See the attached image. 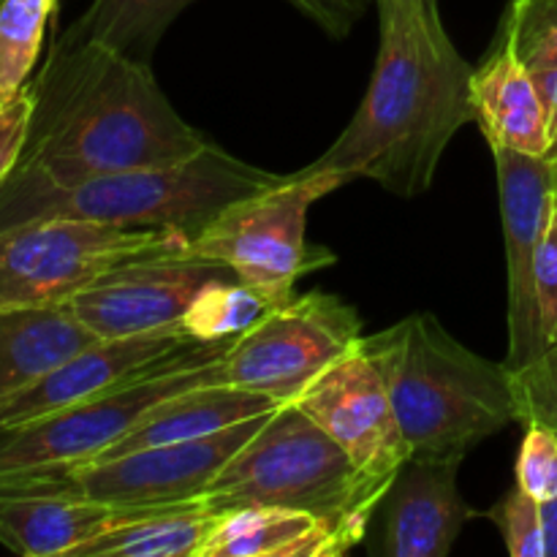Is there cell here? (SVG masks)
Returning <instances> with one entry per match:
<instances>
[{
  "label": "cell",
  "instance_id": "cell-1",
  "mask_svg": "<svg viewBox=\"0 0 557 557\" xmlns=\"http://www.w3.org/2000/svg\"><path fill=\"white\" fill-rule=\"evenodd\" d=\"M33 123L16 185H71L194 156L207 136L163 96L150 63L60 36L30 79Z\"/></svg>",
  "mask_w": 557,
  "mask_h": 557
},
{
  "label": "cell",
  "instance_id": "cell-2",
  "mask_svg": "<svg viewBox=\"0 0 557 557\" xmlns=\"http://www.w3.org/2000/svg\"><path fill=\"white\" fill-rule=\"evenodd\" d=\"M381 44L351 123L302 172L368 177L400 199L433 188L446 147L473 123V65L451 44L435 0H375Z\"/></svg>",
  "mask_w": 557,
  "mask_h": 557
},
{
  "label": "cell",
  "instance_id": "cell-3",
  "mask_svg": "<svg viewBox=\"0 0 557 557\" xmlns=\"http://www.w3.org/2000/svg\"><path fill=\"white\" fill-rule=\"evenodd\" d=\"M362 351L384 379L411 455L466 457L520 422L506 362L462 346L433 313L364 335Z\"/></svg>",
  "mask_w": 557,
  "mask_h": 557
},
{
  "label": "cell",
  "instance_id": "cell-4",
  "mask_svg": "<svg viewBox=\"0 0 557 557\" xmlns=\"http://www.w3.org/2000/svg\"><path fill=\"white\" fill-rule=\"evenodd\" d=\"M272 174L239 161L207 139L194 156L158 166L98 174L71 185H0V228L41 218H79L128 228H169L194 239L232 201L277 185Z\"/></svg>",
  "mask_w": 557,
  "mask_h": 557
},
{
  "label": "cell",
  "instance_id": "cell-5",
  "mask_svg": "<svg viewBox=\"0 0 557 557\" xmlns=\"http://www.w3.org/2000/svg\"><path fill=\"white\" fill-rule=\"evenodd\" d=\"M389 487L357 471L346 451L294 403L270 413L259 433L223 466L205 490L212 509L286 506L330 522L354 549Z\"/></svg>",
  "mask_w": 557,
  "mask_h": 557
},
{
  "label": "cell",
  "instance_id": "cell-6",
  "mask_svg": "<svg viewBox=\"0 0 557 557\" xmlns=\"http://www.w3.org/2000/svg\"><path fill=\"white\" fill-rule=\"evenodd\" d=\"M346 183L351 180L341 172L286 174L277 185L232 201L190 239V253L218 261L275 302H286L299 277L335 264L330 248L308 239V212Z\"/></svg>",
  "mask_w": 557,
  "mask_h": 557
},
{
  "label": "cell",
  "instance_id": "cell-7",
  "mask_svg": "<svg viewBox=\"0 0 557 557\" xmlns=\"http://www.w3.org/2000/svg\"><path fill=\"white\" fill-rule=\"evenodd\" d=\"M169 228H128L79 218H41L0 228V310L69 305L98 277L141 256L188 250Z\"/></svg>",
  "mask_w": 557,
  "mask_h": 557
},
{
  "label": "cell",
  "instance_id": "cell-8",
  "mask_svg": "<svg viewBox=\"0 0 557 557\" xmlns=\"http://www.w3.org/2000/svg\"><path fill=\"white\" fill-rule=\"evenodd\" d=\"M364 341L362 319L335 294H294L221 357V381L275 403H294Z\"/></svg>",
  "mask_w": 557,
  "mask_h": 557
},
{
  "label": "cell",
  "instance_id": "cell-9",
  "mask_svg": "<svg viewBox=\"0 0 557 557\" xmlns=\"http://www.w3.org/2000/svg\"><path fill=\"white\" fill-rule=\"evenodd\" d=\"M199 384H223L221 359L145 375L76 406L0 430V473L69 468L92 460L112 449L147 411Z\"/></svg>",
  "mask_w": 557,
  "mask_h": 557
},
{
  "label": "cell",
  "instance_id": "cell-10",
  "mask_svg": "<svg viewBox=\"0 0 557 557\" xmlns=\"http://www.w3.org/2000/svg\"><path fill=\"white\" fill-rule=\"evenodd\" d=\"M270 413H261L207 438L96 457L54 471L71 493L112 506H172L205 500L201 498L205 490L215 482L223 466L259 433Z\"/></svg>",
  "mask_w": 557,
  "mask_h": 557
},
{
  "label": "cell",
  "instance_id": "cell-11",
  "mask_svg": "<svg viewBox=\"0 0 557 557\" xmlns=\"http://www.w3.org/2000/svg\"><path fill=\"white\" fill-rule=\"evenodd\" d=\"M228 346L232 343L196 341L183 330V324L147 332V335L92 341L90 346L49 370L47 375L0 403V430L76 406L145 375L215 362L228 351Z\"/></svg>",
  "mask_w": 557,
  "mask_h": 557
},
{
  "label": "cell",
  "instance_id": "cell-12",
  "mask_svg": "<svg viewBox=\"0 0 557 557\" xmlns=\"http://www.w3.org/2000/svg\"><path fill=\"white\" fill-rule=\"evenodd\" d=\"M228 275L234 272L190 253V248L141 256L98 277L71 299L69 308L98 341L147 335L180 324L196 294L207 283Z\"/></svg>",
  "mask_w": 557,
  "mask_h": 557
},
{
  "label": "cell",
  "instance_id": "cell-13",
  "mask_svg": "<svg viewBox=\"0 0 557 557\" xmlns=\"http://www.w3.org/2000/svg\"><path fill=\"white\" fill-rule=\"evenodd\" d=\"M294 406L346 451L359 473L384 487L411 457L384 379L362 348L315 379Z\"/></svg>",
  "mask_w": 557,
  "mask_h": 557
},
{
  "label": "cell",
  "instance_id": "cell-14",
  "mask_svg": "<svg viewBox=\"0 0 557 557\" xmlns=\"http://www.w3.org/2000/svg\"><path fill=\"white\" fill-rule=\"evenodd\" d=\"M498 174L500 218L509 275V354L506 368H522L544 351L536 324L533 270L557 201V169L549 158L490 145Z\"/></svg>",
  "mask_w": 557,
  "mask_h": 557
},
{
  "label": "cell",
  "instance_id": "cell-15",
  "mask_svg": "<svg viewBox=\"0 0 557 557\" xmlns=\"http://www.w3.org/2000/svg\"><path fill=\"white\" fill-rule=\"evenodd\" d=\"M156 506H112L71 493L54 468L0 473V544L25 557H74Z\"/></svg>",
  "mask_w": 557,
  "mask_h": 557
},
{
  "label": "cell",
  "instance_id": "cell-16",
  "mask_svg": "<svg viewBox=\"0 0 557 557\" xmlns=\"http://www.w3.org/2000/svg\"><path fill=\"white\" fill-rule=\"evenodd\" d=\"M462 457L411 455L381 500L379 549L392 557H446L473 509L457 487Z\"/></svg>",
  "mask_w": 557,
  "mask_h": 557
},
{
  "label": "cell",
  "instance_id": "cell-17",
  "mask_svg": "<svg viewBox=\"0 0 557 557\" xmlns=\"http://www.w3.org/2000/svg\"><path fill=\"white\" fill-rule=\"evenodd\" d=\"M473 112L490 145L509 147L525 156H547V114L536 76L511 54L509 47L495 44L471 82Z\"/></svg>",
  "mask_w": 557,
  "mask_h": 557
},
{
  "label": "cell",
  "instance_id": "cell-18",
  "mask_svg": "<svg viewBox=\"0 0 557 557\" xmlns=\"http://www.w3.org/2000/svg\"><path fill=\"white\" fill-rule=\"evenodd\" d=\"M281 406L283 403L228 384L190 386V389L177 392L161 406L147 411L112 449L98 457H114L125 455V451L147 449V446L207 438V435H215L221 430L248 422V419L270 413Z\"/></svg>",
  "mask_w": 557,
  "mask_h": 557
},
{
  "label": "cell",
  "instance_id": "cell-19",
  "mask_svg": "<svg viewBox=\"0 0 557 557\" xmlns=\"http://www.w3.org/2000/svg\"><path fill=\"white\" fill-rule=\"evenodd\" d=\"M346 553L335 528L310 511L234 506L221 511L201 557H337Z\"/></svg>",
  "mask_w": 557,
  "mask_h": 557
},
{
  "label": "cell",
  "instance_id": "cell-20",
  "mask_svg": "<svg viewBox=\"0 0 557 557\" xmlns=\"http://www.w3.org/2000/svg\"><path fill=\"white\" fill-rule=\"evenodd\" d=\"M98 341L69 305L0 310V403Z\"/></svg>",
  "mask_w": 557,
  "mask_h": 557
},
{
  "label": "cell",
  "instance_id": "cell-21",
  "mask_svg": "<svg viewBox=\"0 0 557 557\" xmlns=\"http://www.w3.org/2000/svg\"><path fill=\"white\" fill-rule=\"evenodd\" d=\"M221 511L205 500L156 506L76 549L74 557H201Z\"/></svg>",
  "mask_w": 557,
  "mask_h": 557
},
{
  "label": "cell",
  "instance_id": "cell-22",
  "mask_svg": "<svg viewBox=\"0 0 557 557\" xmlns=\"http://www.w3.org/2000/svg\"><path fill=\"white\" fill-rule=\"evenodd\" d=\"M194 3L196 0H92L90 9L63 36L101 44L150 63L163 33Z\"/></svg>",
  "mask_w": 557,
  "mask_h": 557
},
{
  "label": "cell",
  "instance_id": "cell-23",
  "mask_svg": "<svg viewBox=\"0 0 557 557\" xmlns=\"http://www.w3.org/2000/svg\"><path fill=\"white\" fill-rule=\"evenodd\" d=\"M272 297L239 277H218L207 283L183 315V330L205 343H234L248 335L267 313L277 308Z\"/></svg>",
  "mask_w": 557,
  "mask_h": 557
},
{
  "label": "cell",
  "instance_id": "cell-24",
  "mask_svg": "<svg viewBox=\"0 0 557 557\" xmlns=\"http://www.w3.org/2000/svg\"><path fill=\"white\" fill-rule=\"evenodd\" d=\"M58 0H0V101L30 82Z\"/></svg>",
  "mask_w": 557,
  "mask_h": 557
},
{
  "label": "cell",
  "instance_id": "cell-25",
  "mask_svg": "<svg viewBox=\"0 0 557 557\" xmlns=\"http://www.w3.org/2000/svg\"><path fill=\"white\" fill-rule=\"evenodd\" d=\"M498 41L531 74L557 69V0H511Z\"/></svg>",
  "mask_w": 557,
  "mask_h": 557
},
{
  "label": "cell",
  "instance_id": "cell-26",
  "mask_svg": "<svg viewBox=\"0 0 557 557\" xmlns=\"http://www.w3.org/2000/svg\"><path fill=\"white\" fill-rule=\"evenodd\" d=\"M511 384L520 422L544 424L557 433V343L522 368L511 370Z\"/></svg>",
  "mask_w": 557,
  "mask_h": 557
},
{
  "label": "cell",
  "instance_id": "cell-27",
  "mask_svg": "<svg viewBox=\"0 0 557 557\" xmlns=\"http://www.w3.org/2000/svg\"><path fill=\"white\" fill-rule=\"evenodd\" d=\"M487 520L498 528L504 536L506 549L515 557H547L542 525V504L536 498L515 487L487 511Z\"/></svg>",
  "mask_w": 557,
  "mask_h": 557
},
{
  "label": "cell",
  "instance_id": "cell-28",
  "mask_svg": "<svg viewBox=\"0 0 557 557\" xmlns=\"http://www.w3.org/2000/svg\"><path fill=\"white\" fill-rule=\"evenodd\" d=\"M515 479L517 487L525 490L539 504L557 498V433L544 424H525Z\"/></svg>",
  "mask_w": 557,
  "mask_h": 557
},
{
  "label": "cell",
  "instance_id": "cell-29",
  "mask_svg": "<svg viewBox=\"0 0 557 557\" xmlns=\"http://www.w3.org/2000/svg\"><path fill=\"white\" fill-rule=\"evenodd\" d=\"M533 292H536V324L542 348L557 343V201L553 221L542 239L533 270Z\"/></svg>",
  "mask_w": 557,
  "mask_h": 557
},
{
  "label": "cell",
  "instance_id": "cell-30",
  "mask_svg": "<svg viewBox=\"0 0 557 557\" xmlns=\"http://www.w3.org/2000/svg\"><path fill=\"white\" fill-rule=\"evenodd\" d=\"M33 107H36V98H33L30 82L22 85L14 96L0 101V185L9 180V174L20 166L25 156Z\"/></svg>",
  "mask_w": 557,
  "mask_h": 557
},
{
  "label": "cell",
  "instance_id": "cell-31",
  "mask_svg": "<svg viewBox=\"0 0 557 557\" xmlns=\"http://www.w3.org/2000/svg\"><path fill=\"white\" fill-rule=\"evenodd\" d=\"M286 3L332 38H346L364 11V0H286Z\"/></svg>",
  "mask_w": 557,
  "mask_h": 557
},
{
  "label": "cell",
  "instance_id": "cell-32",
  "mask_svg": "<svg viewBox=\"0 0 557 557\" xmlns=\"http://www.w3.org/2000/svg\"><path fill=\"white\" fill-rule=\"evenodd\" d=\"M533 76H536L539 92H542V101H544V114H547L549 147L544 158H549L557 169V69L536 71Z\"/></svg>",
  "mask_w": 557,
  "mask_h": 557
},
{
  "label": "cell",
  "instance_id": "cell-33",
  "mask_svg": "<svg viewBox=\"0 0 557 557\" xmlns=\"http://www.w3.org/2000/svg\"><path fill=\"white\" fill-rule=\"evenodd\" d=\"M542 525L544 544H547V557H557V498L542 504Z\"/></svg>",
  "mask_w": 557,
  "mask_h": 557
},
{
  "label": "cell",
  "instance_id": "cell-34",
  "mask_svg": "<svg viewBox=\"0 0 557 557\" xmlns=\"http://www.w3.org/2000/svg\"><path fill=\"white\" fill-rule=\"evenodd\" d=\"M411 3H428V0H411Z\"/></svg>",
  "mask_w": 557,
  "mask_h": 557
}]
</instances>
